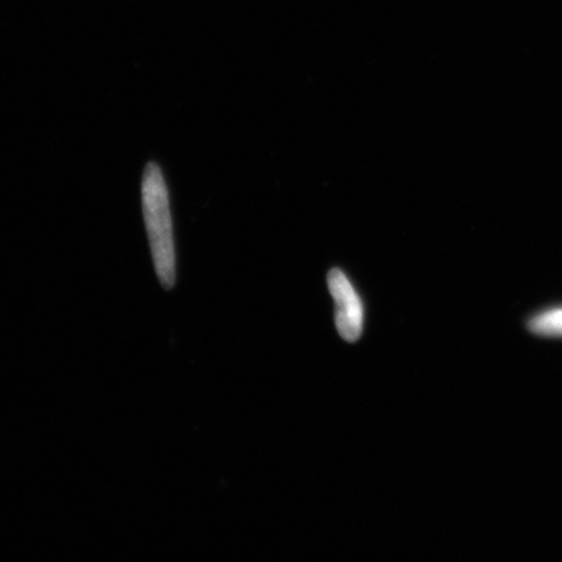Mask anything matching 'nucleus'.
I'll return each mask as SVG.
<instances>
[{
    "label": "nucleus",
    "instance_id": "nucleus-1",
    "mask_svg": "<svg viewBox=\"0 0 562 562\" xmlns=\"http://www.w3.org/2000/svg\"><path fill=\"white\" fill-rule=\"evenodd\" d=\"M140 193L153 262L160 284L171 290L176 283V251L170 196L164 173L154 161L145 167Z\"/></svg>",
    "mask_w": 562,
    "mask_h": 562
},
{
    "label": "nucleus",
    "instance_id": "nucleus-3",
    "mask_svg": "<svg viewBox=\"0 0 562 562\" xmlns=\"http://www.w3.org/2000/svg\"><path fill=\"white\" fill-rule=\"evenodd\" d=\"M529 328L533 334L561 337L562 336V307L553 308L537 316L529 323Z\"/></svg>",
    "mask_w": 562,
    "mask_h": 562
},
{
    "label": "nucleus",
    "instance_id": "nucleus-2",
    "mask_svg": "<svg viewBox=\"0 0 562 562\" xmlns=\"http://www.w3.org/2000/svg\"><path fill=\"white\" fill-rule=\"evenodd\" d=\"M328 288L336 305V327L344 340L355 342L363 331V305L346 273L331 270L328 273Z\"/></svg>",
    "mask_w": 562,
    "mask_h": 562
}]
</instances>
